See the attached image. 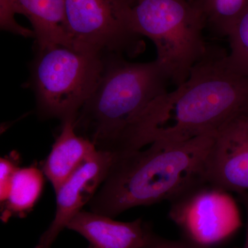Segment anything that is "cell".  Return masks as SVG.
Masks as SVG:
<instances>
[{"label":"cell","instance_id":"6da1fadb","mask_svg":"<svg viewBox=\"0 0 248 248\" xmlns=\"http://www.w3.org/2000/svg\"><path fill=\"white\" fill-rule=\"evenodd\" d=\"M227 54L224 49L209 45L186 81L155 99L137 130L135 150L155 141L216 135L248 116V77L228 68Z\"/></svg>","mask_w":248,"mask_h":248},{"label":"cell","instance_id":"7a4b0ae2","mask_svg":"<svg viewBox=\"0 0 248 248\" xmlns=\"http://www.w3.org/2000/svg\"><path fill=\"white\" fill-rule=\"evenodd\" d=\"M215 138L155 141L115 156L107 179L89 203L91 211L113 218L135 207L175 200L205 182L204 166Z\"/></svg>","mask_w":248,"mask_h":248},{"label":"cell","instance_id":"3957f363","mask_svg":"<svg viewBox=\"0 0 248 248\" xmlns=\"http://www.w3.org/2000/svg\"><path fill=\"white\" fill-rule=\"evenodd\" d=\"M170 83L156 60L135 63L122 55L106 56L100 81L75 121L77 133L98 151L115 156L131 151L140 122Z\"/></svg>","mask_w":248,"mask_h":248},{"label":"cell","instance_id":"277c9868","mask_svg":"<svg viewBox=\"0 0 248 248\" xmlns=\"http://www.w3.org/2000/svg\"><path fill=\"white\" fill-rule=\"evenodd\" d=\"M132 23L138 34L154 43L155 60L176 87L208 50L205 21L191 0H136Z\"/></svg>","mask_w":248,"mask_h":248},{"label":"cell","instance_id":"5b68a950","mask_svg":"<svg viewBox=\"0 0 248 248\" xmlns=\"http://www.w3.org/2000/svg\"><path fill=\"white\" fill-rule=\"evenodd\" d=\"M105 57L62 45L37 48L31 79L39 115L76 121L100 81Z\"/></svg>","mask_w":248,"mask_h":248},{"label":"cell","instance_id":"8992f818","mask_svg":"<svg viewBox=\"0 0 248 248\" xmlns=\"http://www.w3.org/2000/svg\"><path fill=\"white\" fill-rule=\"evenodd\" d=\"M135 0H65L72 46L102 56L135 58L144 50L143 37L134 29Z\"/></svg>","mask_w":248,"mask_h":248},{"label":"cell","instance_id":"52a82bcc","mask_svg":"<svg viewBox=\"0 0 248 248\" xmlns=\"http://www.w3.org/2000/svg\"><path fill=\"white\" fill-rule=\"evenodd\" d=\"M170 217L186 239L210 248L229 237L238 229L237 208L226 191L205 182L170 202Z\"/></svg>","mask_w":248,"mask_h":248},{"label":"cell","instance_id":"ba28073f","mask_svg":"<svg viewBox=\"0 0 248 248\" xmlns=\"http://www.w3.org/2000/svg\"><path fill=\"white\" fill-rule=\"evenodd\" d=\"M115 157L110 153L97 150L59 187L55 192V217L35 248H51L72 218L93 200L107 179Z\"/></svg>","mask_w":248,"mask_h":248},{"label":"cell","instance_id":"9c48e42d","mask_svg":"<svg viewBox=\"0 0 248 248\" xmlns=\"http://www.w3.org/2000/svg\"><path fill=\"white\" fill-rule=\"evenodd\" d=\"M205 182L226 192H248V116L215 135L205 161Z\"/></svg>","mask_w":248,"mask_h":248},{"label":"cell","instance_id":"30bf717a","mask_svg":"<svg viewBox=\"0 0 248 248\" xmlns=\"http://www.w3.org/2000/svg\"><path fill=\"white\" fill-rule=\"evenodd\" d=\"M81 234L89 248H151L156 234L149 223L140 218L130 222L117 221L112 217L81 211L66 227Z\"/></svg>","mask_w":248,"mask_h":248},{"label":"cell","instance_id":"8fae6325","mask_svg":"<svg viewBox=\"0 0 248 248\" xmlns=\"http://www.w3.org/2000/svg\"><path fill=\"white\" fill-rule=\"evenodd\" d=\"M74 123L73 120L62 122L61 132L43 165L42 171L55 192L97 151L92 142L77 133Z\"/></svg>","mask_w":248,"mask_h":248},{"label":"cell","instance_id":"7c38bea8","mask_svg":"<svg viewBox=\"0 0 248 248\" xmlns=\"http://www.w3.org/2000/svg\"><path fill=\"white\" fill-rule=\"evenodd\" d=\"M16 13L26 16L35 32L36 48L71 47L65 0H14Z\"/></svg>","mask_w":248,"mask_h":248},{"label":"cell","instance_id":"4fadbf2b","mask_svg":"<svg viewBox=\"0 0 248 248\" xmlns=\"http://www.w3.org/2000/svg\"><path fill=\"white\" fill-rule=\"evenodd\" d=\"M44 175L43 171L35 166L17 170L6 200L1 203L3 221L25 215L33 208L43 190Z\"/></svg>","mask_w":248,"mask_h":248},{"label":"cell","instance_id":"5bb4252c","mask_svg":"<svg viewBox=\"0 0 248 248\" xmlns=\"http://www.w3.org/2000/svg\"><path fill=\"white\" fill-rule=\"evenodd\" d=\"M205 21V29L217 37H228L248 6V0H191Z\"/></svg>","mask_w":248,"mask_h":248},{"label":"cell","instance_id":"9a60e30c","mask_svg":"<svg viewBox=\"0 0 248 248\" xmlns=\"http://www.w3.org/2000/svg\"><path fill=\"white\" fill-rule=\"evenodd\" d=\"M227 38L230 45L226 56L228 68L248 77V6L235 22Z\"/></svg>","mask_w":248,"mask_h":248},{"label":"cell","instance_id":"2e32d148","mask_svg":"<svg viewBox=\"0 0 248 248\" xmlns=\"http://www.w3.org/2000/svg\"><path fill=\"white\" fill-rule=\"evenodd\" d=\"M17 14L15 10L14 0H0V28L1 31L14 33L24 37H33L32 29H27L18 24L15 19Z\"/></svg>","mask_w":248,"mask_h":248},{"label":"cell","instance_id":"e0dca14e","mask_svg":"<svg viewBox=\"0 0 248 248\" xmlns=\"http://www.w3.org/2000/svg\"><path fill=\"white\" fill-rule=\"evenodd\" d=\"M19 169L14 157L1 158L0 160V201L6 200L15 173Z\"/></svg>","mask_w":248,"mask_h":248},{"label":"cell","instance_id":"ac0fdd59","mask_svg":"<svg viewBox=\"0 0 248 248\" xmlns=\"http://www.w3.org/2000/svg\"><path fill=\"white\" fill-rule=\"evenodd\" d=\"M151 248H208L194 244L187 239L170 240L156 235Z\"/></svg>","mask_w":248,"mask_h":248},{"label":"cell","instance_id":"d6986e66","mask_svg":"<svg viewBox=\"0 0 248 248\" xmlns=\"http://www.w3.org/2000/svg\"><path fill=\"white\" fill-rule=\"evenodd\" d=\"M238 197L241 203L244 205L247 217V227H246V241L243 248H248V192L238 194Z\"/></svg>","mask_w":248,"mask_h":248},{"label":"cell","instance_id":"ffe728a7","mask_svg":"<svg viewBox=\"0 0 248 248\" xmlns=\"http://www.w3.org/2000/svg\"><path fill=\"white\" fill-rule=\"evenodd\" d=\"M135 1H136V0H135Z\"/></svg>","mask_w":248,"mask_h":248}]
</instances>
